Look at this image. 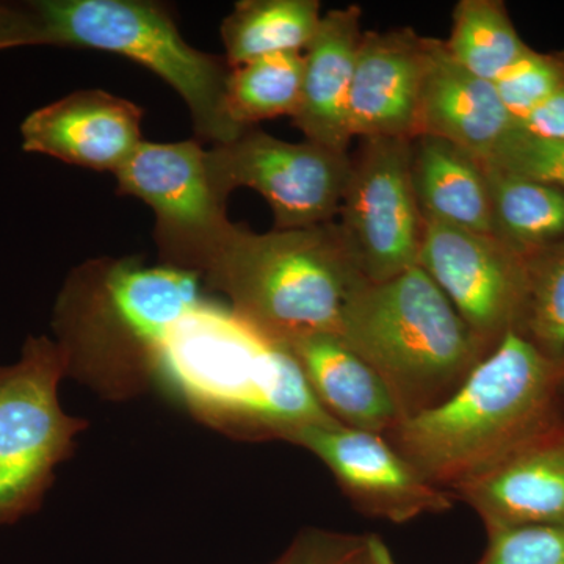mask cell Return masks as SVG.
Instances as JSON below:
<instances>
[{
	"instance_id": "d6986e66",
	"label": "cell",
	"mask_w": 564,
	"mask_h": 564,
	"mask_svg": "<svg viewBox=\"0 0 564 564\" xmlns=\"http://www.w3.org/2000/svg\"><path fill=\"white\" fill-rule=\"evenodd\" d=\"M410 174L423 220L491 234V198L485 163L451 141H410Z\"/></svg>"
},
{
	"instance_id": "484cf974",
	"label": "cell",
	"mask_w": 564,
	"mask_h": 564,
	"mask_svg": "<svg viewBox=\"0 0 564 564\" xmlns=\"http://www.w3.org/2000/svg\"><path fill=\"white\" fill-rule=\"evenodd\" d=\"M484 162L500 172L545 182L564 192V141L543 139L514 126Z\"/></svg>"
},
{
	"instance_id": "277c9868",
	"label": "cell",
	"mask_w": 564,
	"mask_h": 564,
	"mask_svg": "<svg viewBox=\"0 0 564 564\" xmlns=\"http://www.w3.org/2000/svg\"><path fill=\"white\" fill-rule=\"evenodd\" d=\"M339 336L380 375L402 421L444 403L492 351L421 267L359 285Z\"/></svg>"
},
{
	"instance_id": "8fae6325",
	"label": "cell",
	"mask_w": 564,
	"mask_h": 564,
	"mask_svg": "<svg viewBox=\"0 0 564 564\" xmlns=\"http://www.w3.org/2000/svg\"><path fill=\"white\" fill-rule=\"evenodd\" d=\"M419 267L489 348L514 332L525 295V256L491 234L425 221Z\"/></svg>"
},
{
	"instance_id": "4dcf8cb0",
	"label": "cell",
	"mask_w": 564,
	"mask_h": 564,
	"mask_svg": "<svg viewBox=\"0 0 564 564\" xmlns=\"http://www.w3.org/2000/svg\"><path fill=\"white\" fill-rule=\"evenodd\" d=\"M344 564H395L388 545L377 534H367L366 541Z\"/></svg>"
},
{
	"instance_id": "2e32d148",
	"label": "cell",
	"mask_w": 564,
	"mask_h": 564,
	"mask_svg": "<svg viewBox=\"0 0 564 564\" xmlns=\"http://www.w3.org/2000/svg\"><path fill=\"white\" fill-rule=\"evenodd\" d=\"M361 20L358 6L329 10L303 52L302 96L292 121L306 140L336 151L350 152L348 104L364 33Z\"/></svg>"
},
{
	"instance_id": "30bf717a",
	"label": "cell",
	"mask_w": 564,
	"mask_h": 564,
	"mask_svg": "<svg viewBox=\"0 0 564 564\" xmlns=\"http://www.w3.org/2000/svg\"><path fill=\"white\" fill-rule=\"evenodd\" d=\"M215 185L225 198L252 188L269 203L274 229H300L336 220L348 176L350 152L314 141L292 143L258 128L209 151Z\"/></svg>"
},
{
	"instance_id": "603a6c76",
	"label": "cell",
	"mask_w": 564,
	"mask_h": 564,
	"mask_svg": "<svg viewBox=\"0 0 564 564\" xmlns=\"http://www.w3.org/2000/svg\"><path fill=\"white\" fill-rule=\"evenodd\" d=\"M303 54H278L231 68L226 110L239 128L295 117L302 96Z\"/></svg>"
},
{
	"instance_id": "5b68a950",
	"label": "cell",
	"mask_w": 564,
	"mask_h": 564,
	"mask_svg": "<svg viewBox=\"0 0 564 564\" xmlns=\"http://www.w3.org/2000/svg\"><path fill=\"white\" fill-rule=\"evenodd\" d=\"M237 317L281 345L339 334L345 304L367 282L336 221L252 232L234 228L202 276Z\"/></svg>"
},
{
	"instance_id": "5bb4252c",
	"label": "cell",
	"mask_w": 564,
	"mask_h": 564,
	"mask_svg": "<svg viewBox=\"0 0 564 564\" xmlns=\"http://www.w3.org/2000/svg\"><path fill=\"white\" fill-rule=\"evenodd\" d=\"M141 120L143 110L120 96L74 91L22 121V150L115 174L143 143Z\"/></svg>"
},
{
	"instance_id": "7c38bea8",
	"label": "cell",
	"mask_w": 564,
	"mask_h": 564,
	"mask_svg": "<svg viewBox=\"0 0 564 564\" xmlns=\"http://www.w3.org/2000/svg\"><path fill=\"white\" fill-rule=\"evenodd\" d=\"M291 444L317 456L352 507L370 518L406 524L454 508V494L425 480L383 434L317 423L296 433Z\"/></svg>"
},
{
	"instance_id": "ba28073f",
	"label": "cell",
	"mask_w": 564,
	"mask_h": 564,
	"mask_svg": "<svg viewBox=\"0 0 564 564\" xmlns=\"http://www.w3.org/2000/svg\"><path fill=\"white\" fill-rule=\"evenodd\" d=\"M115 177L120 195L154 212L162 265L202 278L236 228L212 177L209 151L196 140L143 141Z\"/></svg>"
},
{
	"instance_id": "f546056e",
	"label": "cell",
	"mask_w": 564,
	"mask_h": 564,
	"mask_svg": "<svg viewBox=\"0 0 564 564\" xmlns=\"http://www.w3.org/2000/svg\"><path fill=\"white\" fill-rule=\"evenodd\" d=\"M519 126L533 135L564 141V85Z\"/></svg>"
},
{
	"instance_id": "e0dca14e",
	"label": "cell",
	"mask_w": 564,
	"mask_h": 564,
	"mask_svg": "<svg viewBox=\"0 0 564 564\" xmlns=\"http://www.w3.org/2000/svg\"><path fill=\"white\" fill-rule=\"evenodd\" d=\"M516 124L494 82L475 76L437 40L423 85L417 135L451 141L486 161Z\"/></svg>"
},
{
	"instance_id": "7402d4cb",
	"label": "cell",
	"mask_w": 564,
	"mask_h": 564,
	"mask_svg": "<svg viewBox=\"0 0 564 564\" xmlns=\"http://www.w3.org/2000/svg\"><path fill=\"white\" fill-rule=\"evenodd\" d=\"M444 46L463 68L489 82L502 77L530 50L502 0H459Z\"/></svg>"
},
{
	"instance_id": "83f0119b",
	"label": "cell",
	"mask_w": 564,
	"mask_h": 564,
	"mask_svg": "<svg viewBox=\"0 0 564 564\" xmlns=\"http://www.w3.org/2000/svg\"><path fill=\"white\" fill-rule=\"evenodd\" d=\"M366 538L367 534L310 527L296 534L272 564H344L361 547Z\"/></svg>"
},
{
	"instance_id": "44dd1931",
	"label": "cell",
	"mask_w": 564,
	"mask_h": 564,
	"mask_svg": "<svg viewBox=\"0 0 564 564\" xmlns=\"http://www.w3.org/2000/svg\"><path fill=\"white\" fill-rule=\"evenodd\" d=\"M485 169L491 198V236L524 256L564 239L563 191L486 163Z\"/></svg>"
},
{
	"instance_id": "3957f363",
	"label": "cell",
	"mask_w": 564,
	"mask_h": 564,
	"mask_svg": "<svg viewBox=\"0 0 564 564\" xmlns=\"http://www.w3.org/2000/svg\"><path fill=\"white\" fill-rule=\"evenodd\" d=\"M202 278L140 259H95L70 272L54 310L66 375L111 400L147 391L155 345L203 300Z\"/></svg>"
},
{
	"instance_id": "8992f818",
	"label": "cell",
	"mask_w": 564,
	"mask_h": 564,
	"mask_svg": "<svg viewBox=\"0 0 564 564\" xmlns=\"http://www.w3.org/2000/svg\"><path fill=\"white\" fill-rule=\"evenodd\" d=\"M40 46L111 52L158 74L184 99L196 135L214 147L247 129L226 110L225 57L195 50L182 39L162 3L147 0H33Z\"/></svg>"
},
{
	"instance_id": "d4e9b609",
	"label": "cell",
	"mask_w": 564,
	"mask_h": 564,
	"mask_svg": "<svg viewBox=\"0 0 564 564\" xmlns=\"http://www.w3.org/2000/svg\"><path fill=\"white\" fill-rule=\"evenodd\" d=\"M497 93L516 124H521L564 85V51H529L496 82Z\"/></svg>"
},
{
	"instance_id": "9c48e42d",
	"label": "cell",
	"mask_w": 564,
	"mask_h": 564,
	"mask_svg": "<svg viewBox=\"0 0 564 564\" xmlns=\"http://www.w3.org/2000/svg\"><path fill=\"white\" fill-rule=\"evenodd\" d=\"M408 139H359L336 225L367 282L419 267L425 236Z\"/></svg>"
},
{
	"instance_id": "ac0fdd59",
	"label": "cell",
	"mask_w": 564,
	"mask_h": 564,
	"mask_svg": "<svg viewBox=\"0 0 564 564\" xmlns=\"http://www.w3.org/2000/svg\"><path fill=\"white\" fill-rule=\"evenodd\" d=\"M325 413L340 425L384 434L402 422L380 375L339 334H313L284 345Z\"/></svg>"
},
{
	"instance_id": "6da1fadb",
	"label": "cell",
	"mask_w": 564,
	"mask_h": 564,
	"mask_svg": "<svg viewBox=\"0 0 564 564\" xmlns=\"http://www.w3.org/2000/svg\"><path fill=\"white\" fill-rule=\"evenodd\" d=\"M148 362L147 388L158 386L199 422L239 440L291 443L306 426L336 422L284 345L206 296L163 334Z\"/></svg>"
},
{
	"instance_id": "cb8c5ba5",
	"label": "cell",
	"mask_w": 564,
	"mask_h": 564,
	"mask_svg": "<svg viewBox=\"0 0 564 564\" xmlns=\"http://www.w3.org/2000/svg\"><path fill=\"white\" fill-rule=\"evenodd\" d=\"M514 333L545 355L564 356V239L525 256V295Z\"/></svg>"
},
{
	"instance_id": "4fadbf2b",
	"label": "cell",
	"mask_w": 564,
	"mask_h": 564,
	"mask_svg": "<svg viewBox=\"0 0 564 564\" xmlns=\"http://www.w3.org/2000/svg\"><path fill=\"white\" fill-rule=\"evenodd\" d=\"M436 41L410 28L362 33L348 104L352 139H414Z\"/></svg>"
},
{
	"instance_id": "7a4b0ae2",
	"label": "cell",
	"mask_w": 564,
	"mask_h": 564,
	"mask_svg": "<svg viewBox=\"0 0 564 564\" xmlns=\"http://www.w3.org/2000/svg\"><path fill=\"white\" fill-rule=\"evenodd\" d=\"M564 411V356L511 332L440 406L386 433L403 458L454 494L543 433Z\"/></svg>"
},
{
	"instance_id": "52a82bcc",
	"label": "cell",
	"mask_w": 564,
	"mask_h": 564,
	"mask_svg": "<svg viewBox=\"0 0 564 564\" xmlns=\"http://www.w3.org/2000/svg\"><path fill=\"white\" fill-rule=\"evenodd\" d=\"M65 377L62 348L47 336H29L21 358L0 366V525L39 510L87 430L62 408Z\"/></svg>"
},
{
	"instance_id": "4316f807",
	"label": "cell",
	"mask_w": 564,
	"mask_h": 564,
	"mask_svg": "<svg viewBox=\"0 0 564 564\" xmlns=\"http://www.w3.org/2000/svg\"><path fill=\"white\" fill-rule=\"evenodd\" d=\"M475 564H564V524L492 530Z\"/></svg>"
},
{
	"instance_id": "f1b7e54d",
	"label": "cell",
	"mask_w": 564,
	"mask_h": 564,
	"mask_svg": "<svg viewBox=\"0 0 564 564\" xmlns=\"http://www.w3.org/2000/svg\"><path fill=\"white\" fill-rule=\"evenodd\" d=\"M20 46H40L32 3L0 2V51Z\"/></svg>"
},
{
	"instance_id": "9a60e30c",
	"label": "cell",
	"mask_w": 564,
	"mask_h": 564,
	"mask_svg": "<svg viewBox=\"0 0 564 564\" xmlns=\"http://www.w3.org/2000/svg\"><path fill=\"white\" fill-rule=\"evenodd\" d=\"M454 496L480 516L486 532L564 524V411L521 451Z\"/></svg>"
},
{
	"instance_id": "ffe728a7",
	"label": "cell",
	"mask_w": 564,
	"mask_h": 564,
	"mask_svg": "<svg viewBox=\"0 0 564 564\" xmlns=\"http://www.w3.org/2000/svg\"><path fill=\"white\" fill-rule=\"evenodd\" d=\"M318 0H243L221 22L229 68L278 54H303L322 22Z\"/></svg>"
}]
</instances>
